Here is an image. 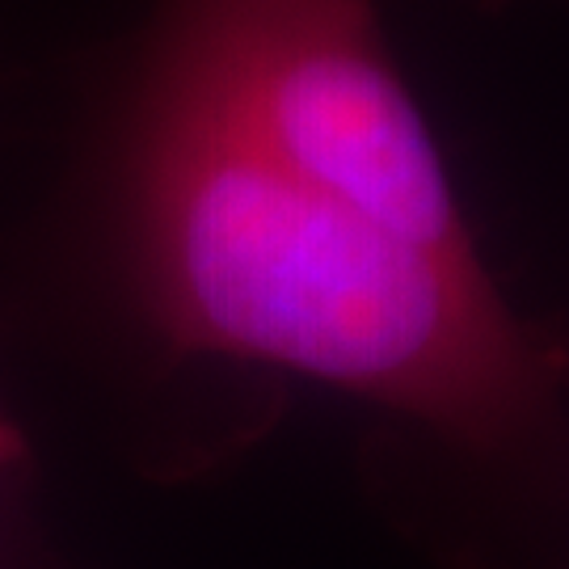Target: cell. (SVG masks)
<instances>
[{"label": "cell", "instance_id": "2", "mask_svg": "<svg viewBox=\"0 0 569 569\" xmlns=\"http://www.w3.org/2000/svg\"><path fill=\"white\" fill-rule=\"evenodd\" d=\"M143 84L413 241L477 253L367 0H164Z\"/></svg>", "mask_w": 569, "mask_h": 569}, {"label": "cell", "instance_id": "1", "mask_svg": "<svg viewBox=\"0 0 569 569\" xmlns=\"http://www.w3.org/2000/svg\"><path fill=\"white\" fill-rule=\"evenodd\" d=\"M122 224L140 300L186 355L287 371L486 465L561 439L566 342L519 321L481 253H443L143 84Z\"/></svg>", "mask_w": 569, "mask_h": 569}, {"label": "cell", "instance_id": "3", "mask_svg": "<svg viewBox=\"0 0 569 569\" xmlns=\"http://www.w3.org/2000/svg\"><path fill=\"white\" fill-rule=\"evenodd\" d=\"M21 460V439H18V427L0 413V472L4 468H13Z\"/></svg>", "mask_w": 569, "mask_h": 569}, {"label": "cell", "instance_id": "4", "mask_svg": "<svg viewBox=\"0 0 569 569\" xmlns=\"http://www.w3.org/2000/svg\"><path fill=\"white\" fill-rule=\"evenodd\" d=\"M566 363H569V342H566Z\"/></svg>", "mask_w": 569, "mask_h": 569}]
</instances>
